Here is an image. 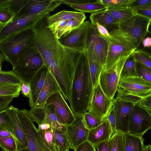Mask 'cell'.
Instances as JSON below:
<instances>
[{
    "mask_svg": "<svg viewBox=\"0 0 151 151\" xmlns=\"http://www.w3.org/2000/svg\"><path fill=\"white\" fill-rule=\"evenodd\" d=\"M93 89L85 51L74 73L68 101L70 108L75 115L83 116L87 112Z\"/></svg>",
    "mask_w": 151,
    "mask_h": 151,
    "instance_id": "1",
    "label": "cell"
},
{
    "mask_svg": "<svg viewBox=\"0 0 151 151\" xmlns=\"http://www.w3.org/2000/svg\"><path fill=\"white\" fill-rule=\"evenodd\" d=\"M45 65L41 53L35 45L25 48L19 53L12 66V70L23 82L28 84L34 75Z\"/></svg>",
    "mask_w": 151,
    "mask_h": 151,
    "instance_id": "2",
    "label": "cell"
},
{
    "mask_svg": "<svg viewBox=\"0 0 151 151\" xmlns=\"http://www.w3.org/2000/svg\"><path fill=\"white\" fill-rule=\"evenodd\" d=\"M110 33V37L106 39L108 50L106 64L103 69L105 71L110 68L120 59L128 57L136 50L120 29H114Z\"/></svg>",
    "mask_w": 151,
    "mask_h": 151,
    "instance_id": "3",
    "label": "cell"
},
{
    "mask_svg": "<svg viewBox=\"0 0 151 151\" xmlns=\"http://www.w3.org/2000/svg\"><path fill=\"white\" fill-rule=\"evenodd\" d=\"M34 38L32 29L22 32L0 42V53L12 66L22 50L35 45Z\"/></svg>",
    "mask_w": 151,
    "mask_h": 151,
    "instance_id": "4",
    "label": "cell"
},
{
    "mask_svg": "<svg viewBox=\"0 0 151 151\" xmlns=\"http://www.w3.org/2000/svg\"><path fill=\"white\" fill-rule=\"evenodd\" d=\"M151 20L135 14L121 23L119 27L132 46L136 50L148 34Z\"/></svg>",
    "mask_w": 151,
    "mask_h": 151,
    "instance_id": "5",
    "label": "cell"
},
{
    "mask_svg": "<svg viewBox=\"0 0 151 151\" xmlns=\"http://www.w3.org/2000/svg\"><path fill=\"white\" fill-rule=\"evenodd\" d=\"M29 112L26 109H18L17 111L18 117L26 134L29 147L31 151H51L31 119Z\"/></svg>",
    "mask_w": 151,
    "mask_h": 151,
    "instance_id": "6",
    "label": "cell"
},
{
    "mask_svg": "<svg viewBox=\"0 0 151 151\" xmlns=\"http://www.w3.org/2000/svg\"><path fill=\"white\" fill-rule=\"evenodd\" d=\"M92 26L89 21L84 22L78 27L63 35L58 40L64 46L85 52L89 41Z\"/></svg>",
    "mask_w": 151,
    "mask_h": 151,
    "instance_id": "7",
    "label": "cell"
},
{
    "mask_svg": "<svg viewBox=\"0 0 151 151\" xmlns=\"http://www.w3.org/2000/svg\"><path fill=\"white\" fill-rule=\"evenodd\" d=\"M128 57L120 59L108 70H102L99 79L101 87L105 94L112 100L117 91L122 70Z\"/></svg>",
    "mask_w": 151,
    "mask_h": 151,
    "instance_id": "8",
    "label": "cell"
},
{
    "mask_svg": "<svg viewBox=\"0 0 151 151\" xmlns=\"http://www.w3.org/2000/svg\"><path fill=\"white\" fill-rule=\"evenodd\" d=\"M48 12H42L14 19L0 30V42L25 30L32 29Z\"/></svg>",
    "mask_w": 151,
    "mask_h": 151,
    "instance_id": "9",
    "label": "cell"
},
{
    "mask_svg": "<svg viewBox=\"0 0 151 151\" xmlns=\"http://www.w3.org/2000/svg\"><path fill=\"white\" fill-rule=\"evenodd\" d=\"M128 133L141 137L151 128V115L145 109L134 104L128 124Z\"/></svg>",
    "mask_w": 151,
    "mask_h": 151,
    "instance_id": "10",
    "label": "cell"
},
{
    "mask_svg": "<svg viewBox=\"0 0 151 151\" xmlns=\"http://www.w3.org/2000/svg\"><path fill=\"white\" fill-rule=\"evenodd\" d=\"M113 101L104 93L99 81L94 88L88 111L92 115L103 120L106 118L112 105Z\"/></svg>",
    "mask_w": 151,
    "mask_h": 151,
    "instance_id": "11",
    "label": "cell"
},
{
    "mask_svg": "<svg viewBox=\"0 0 151 151\" xmlns=\"http://www.w3.org/2000/svg\"><path fill=\"white\" fill-rule=\"evenodd\" d=\"M75 115V121L71 124L66 126V130L70 148L74 151L79 145L87 140L89 131L83 116Z\"/></svg>",
    "mask_w": 151,
    "mask_h": 151,
    "instance_id": "12",
    "label": "cell"
},
{
    "mask_svg": "<svg viewBox=\"0 0 151 151\" xmlns=\"http://www.w3.org/2000/svg\"><path fill=\"white\" fill-rule=\"evenodd\" d=\"M118 88L132 95L143 98L151 93V83L138 77L121 78Z\"/></svg>",
    "mask_w": 151,
    "mask_h": 151,
    "instance_id": "13",
    "label": "cell"
},
{
    "mask_svg": "<svg viewBox=\"0 0 151 151\" xmlns=\"http://www.w3.org/2000/svg\"><path fill=\"white\" fill-rule=\"evenodd\" d=\"M46 104H51L54 106L59 119L64 126L66 127L70 125L75 121V114L60 92L50 96Z\"/></svg>",
    "mask_w": 151,
    "mask_h": 151,
    "instance_id": "14",
    "label": "cell"
},
{
    "mask_svg": "<svg viewBox=\"0 0 151 151\" xmlns=\"http://www.w3.org/2000/svg\"><path fill=\"white\" fill-rule=\"evenodd\" d=\"M116 119V130L123 133H128L130 116L134 104L120 98H114L113 101Z\"/></svg>",
    "mask_w": 151,
    "mask_h": 151,
    "instance_id": "15",
    "label": "cell"
},
{
    "mask_svg": "<svg viewBox=\"0 0 151 151\" xmlns=\"http://www.w3.org/2000/svg\"><path fill=\"white\" fill-rule=\"evenodd\" d=\"M61 4L59 0H28L24 8L16 15L14 19L42 12L50 13Z\"/></svg>",
    "mask_w": 151,
    "mask_h": 151,
    "instance_id": "16",
    "label": "cell"
},
{
    "mask_svg": "<svg viewBox=\"0 0 151 151\" xmlns=\"http://www.w3.org/2000/svg\"><path fill=\"white\" fill-rule=\"evenodd\" d=\"M60 92L61 90L56 80L48 69L44 86L34 107L43 108L48 99L53 94Z\"/></svg>",
    "mask_w": 151,
    "mask_h": 151,
    "instance_id": "17",
    "label": "cell"
},
{
    "mask_svg": "<svg viewBox=\"0 0 151 151\" xmlns=\"http://www.w3.org/2000/svg\"><path fill=\"white\" fill-rule=\"evenodd\" d=\"M48 71V69L45 65L34 75L28 83L30 92L29 104L31 108L35 106L37 101L44 86Z\"/></svg>",
    "mask_w": 151,
    "mask_h": 151,
    "instance_id": "18",
    "label": "cell"
},
{
    "mask_svg": "<svg viewBox=\"0 0 151 151\" xmlns=\"http://www.w3.org/2000/svg\"><path fill=\"white\" fill-rule=\"evenodd\" d=\"M88 61L89 69L94 87L99 81L103 67L94 50L93 41L91 35L85 51Z\"/></svg>",
    "mask_w": 151,
    "mask_h": 151,
    "instance_id": "19",
    "label": "cell"
},
{
    "mask_svg": "<svg viewBox=\"0 0 151 151\" xmlns=\"http://www.w3.org/2000/svg\"><path fill=\"white\" fill-rule=\"evenodd\" d=\"M112 134V129L106 118L103 120L100 125L89 130L87 140L95 146L101 142L109 140Z\"/></svg>",
    "mask_w": 151,
    "mask_h": 151,
    "instance_id": "20",
    "label": "cell"
},
{
    "mask_svg": "<svg viewBox=\"0 0 151 151\" xmlns=\"http://www.w3.org/2000/svg\"><path fill=\"white\" fill-rule=\"evenodd\" d=\"M91 37L93 41L95 53L99 59L103 69L106 64L108 52L107 41L99 35L96 28L93 25L91 31Z\"/></svg>",
    "mask_w": 151,
    "mask_h": 151,
    "instance_id": "21",
    "label": "cell"
},
{
    "mask_svg": "<svg viewBox=\"0 0 151 151\" xmlns=\"http://www.w3.org/2000/svg\"><path fill=\"white\" fill-rule=\"evenodd\" d=\"M18 109L12 105L7 109L13 122L16 135L18 141L17 151L28 147L25 131L18 115Z\"/></svg>",
    "mask_w": 151,
    "mask_h": 151,
    "instance_id": "22",
    "label": "cell"
},
{
    "mask_svg": "<svg viewBox=\"0 0 151 151\" xmlns=\"http://www.w3.org/2000/svg\"><path fill=\"white\" fill-rule=\"evenodd\" d=\"M59 1L61 4L66 5L74 9L83 13L92 14L106 9V7L99 2L98 0H84L83 2L78 4L69 3L65 0Z\"/></svg>",
    "mask_w": 151,
    "mask_h": 151,
    "instance_id": "23",
    "label": "cell"
},
{
    "mask_svg": "<svg viewBox=\"0 0 151 151\" xmlns=\"http://www.w3.org/2000/svg\"><path fill=\"white\" fill-rule=\"evenodd\" d=\"M91 24L93 26L96 22L106 27L109 32L118 27L112 15L105 9L92 13L90 17Z\"/></svg>",
    "mask_w": 151,
    "mask_h": 151,
    "instance_id": "24",
    "label": "cell"
},
{
    "mask_svg": "<svg viewBox=\"0 0 151 151\" xmlns=\"http://www.w3.org/2000/svg\"><path fill=\"white\" fill-rule=\"evenodd\" d=\"M86 17L84 13L80 12L62 11L52 16L50 15L48 18L49 24L56 22L65 20L69 21L74 19L82 23L84 22Z\"/></svg>",
    "mask_w": 151,
    "mask_h": 151,
    "instance_id": "25",
    "label": "cell"
},
{
    "mask_svg": "<svg viewBox=\"0 0 151 151\" xmlns=\"http://www.w3.org/2000/svg\"><path fill=\"white\" fill-rule=\"evenodd\" d=\"M44 108L45 115L42 123L49 124L57 130L66 132V127L63 125L59 119L54 106L46 104Z\"/></svg>",
    "mask_w": 151,
    "mask_h": 151,
    "instance_id": "26",
    "label": "cell"
},
{
    "mask_svg": "<svg viewBox=\"0 0 151 151\" xmlns=\"http://www.w3.org/2000/svg\"><path fill=\"white\" fill-rule=\"evenodd\" d=\"M105 9L113 17L118 28L121 23L127 20L135 14L130 8H106Z\"/></svg>",
    "mask_w": 151,
    "mask_h": 151,
    "instance_id": "27",
    "label": "cell"
},
{
    "mask_svg": "<svg viewBox=\"0 0 151 151\" xmlns=\"http://www.w3.org/2000/svg\"><path fill=\"white\" fill-rule=\"evenodd\" d=\"M125 137L124 151H144V139L129 133H124Z\"/></svg>",
    "mask_w": 151,
    "mask_h": 151,
    "instance_id": "28",
    "label": "cell"
},
{
    "mask_svg": "<svg viewBox=\"0 0 151 151\" xmlns=\"http://www.w3.org/2000/svg\"><path fill=\"white\" fill-rule=\"evenodd\" d=\"M135 63L136 60L132 53L128 56L124 64L121 72L120 79L138 77Z\"/></svg>",
    "mask_w": 151,
    "mask_h": 151,
    "instance_id": "29",
    "label": "cell"
},
{
    "mask_svg": "<svg viewBox=\"0 0 151 151\" xmlns=\"http://www.w3.org/2000/svg\"><path fill=\"white\" fill-rule=\"evenodd\" d=\"M109 151H124L125 137L124 133L116 131L108 141Z\"/></svg>",
    "mask_w": 151,
    "mask_h": 151,
    "instance_id": "30",
    "label": "cell"
},
{
    "mask_svg": "<svg viewBox=\"0 0 151 151\" xmlns=\"http://www.w3.org/2000/svg\"><path fill=\"white\" fill-rule=\"evenodd\" d=\"M0 128L6 130L12 134L16 142L17 151L18 141L16 135L13 122L7 109L0 111Z\"/></svg>",
    "mask_w": 151,
    "mask_h": 151,
    "instance_id": "31",
    "label": "cell"
},
{
    "mask_svg": "<svg viewBox=\"0 0 151 151\" xmlns=\"http://www.w3.org/2000/svg\"><path fill=\"white\" fill-rule=\"evenodd\" d=\"M52 131L59 151H69L70 146L66 132L58 131L52 128Z\"/></svg>",
    "mask_w": 151,
    "mask_h": 151,
    "instance_id": "32",
    "label": "cell"
},
{
    "mask_svg": "<svg viewBox=\"0 0 151 151\" xmlns=\"http://www.w3.org/2000/svg\"><path fill=\"white\" fill-rule=\"evenodd\" d=\"M22 82L12 70L7 71L0 70V84H21Z\"/></svg>",
    "mask_w": 151,
    "mask_h": 151,
    "instance_id": "33",
    "label": "cell"
},
{
    "mask_svg": "<svg viewBox=\"0 0 151 151\" xmlns=\"http://www.w3.org/2000/svg\"><path fill=\"white\" fill-rule=\"evenodd\" d=\"M21 84H0V96H11L14 98L18 97L21 91Z\"/></svg>",
    "mask_w": 151,
    "mask_h": 151,
    "instance_id": "34",
    "label": "cell"
},
{
    "mask_svg": "<svg viewBox=\"0 0 151 151\" xmlns=\"http://www.w3.org/2000/svg\"><path fill=\"white\" fill-rule=\"evenodd\" d=\"M45 142L51 151H59L52 129L39 130Z\"/></svg>",
    "mask_w": 151,
    "mask_h": 151,
    "instance_id": "35",
    "label": "cell"
},
{
    "mask_svg": "<svg viewBox=\"0 0 151 151\" xmlns=\"http://www.w3.org/2000/svg\"><path fill=\"white\" fill-rule=\"evenodd\" d=\"M134 0H98L106 8H129L130 5Z\"/></svg>",
    "mask_w": 151,
    "mask_h": 151,
    "instance_id": "36",
    "label": "cell"
},
{
    "mask_svg": "<svg viewBox=\"0 0 151 151\" xmlns=\"http://www.w3.org/2000/svg\"><path fill=\"white\" fill-rule=\"evenodd\" d=\"M0 147L4 151H17L16 142L12 136L0 137Z\"/></svg>",
    "mask_w": 151,
    "mask_h": 151,
    "instance_id": "37",
    "label": "cell"
},
{
    "mask_svg": "<svg viewBox=\"0 0 151 151\" xmlns=\"http://www.w3.org/2000/svg\"><path fill=\"white\" fill-rule=\"evenodd\" d=\"M135 65L138 77L151 83V69L136 60Z\"/></svg>",
    "mask_w": 151,
    "mask_h": 151,
    "instance_id": "38",
    "label": "cell"
},
{
    "mask_svg": "<svg viewBox=\"0 0 151 151\" xmlns=\"http://www.w3.org/2000/svg\"><path fill=\"white\" fill-rule=\"evenodd\" d=\"M82 23L74 19L68 21L61 28L55 35L59 40L63 35L69 32L79 26Z\"/></svg>",
    "mask_w": 151,
    "mask_h": 151,
    "instance_id": "39",
    "label": "cell"
},
{
    "mask_svg": "<svg viewBox=\"0 0 151 151\" xmlns=\"http://www.w3.org/2000/svg\"><path fill=\"white\" fill-rule=\"evenodd\" d=\"M15 17L10 9L0 10V30L12 22Z\"/></svg>",
    "mask_w": 151,
    "mask_h": 151,
    "instance_id": "40",
    "label": "cell"
},
{
    "mask_svg": "<svg viewBox=\"0 0 151 151\" xmlns=\"http://www.w3.org/2000/svg\"><path fill=\"white\" fill-rule=\"evenodd\" d=\"M29 116L33 122H36L38 125L42 124L44 121L45 115L44 108H31L29 111Z\"/></svg>",
    "mask_w": 151,
    "mask_h": 151,
    "instance_id": "41",
    "label": "cell"
},
{
    "mask_svg": "<svg viewBox=\"0 0 151 151\" xmlns=\"http://www.w3.org/2000/svg\"><path fill=\"white\" fill-rule=\"evenodd\" d=\"M135 60L151 69V56L137 49L133 53Z\"/></svg>",
    "mask_w": 151,
    "mask_h": 151,
    "instance_id": "42",
    "label": "cell"
},
{
    "mask_svg": "<svg viewBox=\"0 0 151 151\" xmlns=\"http://www.w3.org/2000/svg\"><path fill=\"white\" fill-rule=\"evenodd\" d=\"M83 116L85 124L89 130L99 126L103 122V120H101L88 112H87Z\"/></svg>",
    "mask_w": 151,
    "mask_h": 151,
    "instance_id": "43",
    "label": "cell"
},
{
    "mask_svg": "<svg viewBox=\"0 0 151 151\" xmlns=\"http://www.w3.org/2000/svg\"><path fill=\"white\" fill-rule=\"evenodd\" d=\"M137 49L141 50L151 56V29H150L148 34Z\"/></svg>",
    "mask_w": 151,
    "mask_h": 151,
    "instance_id": "44",
    "label": "cell"
},
{
    "mask_svg": "<svg viewBox=\"0 0 151 151\" xmlns=\"http://www.w3.org/2000/svg\"><path fill=\"white\" fill-rule=\"evenodd\" d=\"M28 1V0H11L10 7L11 12L16 16L24 8Z\"/></svg>",
    "mask_w": 151,
    "mask_h": 151,
    "instance_id": "45",
    "label": "cell"
},
{
    "mask_svg": "<svg viewBox=\"0 0 151 151\" xmlns=\"http://www.w3.org/2000/svg\"><path fill=\"white\" fill-rule=\"evenodd\" d=\"M133 11L135 14L142 16L151 20V1Z\"/></svg>",
    "mask_w": 151,
    "mask_h": 151,
    "instance_id": "46",
    "label": "cell"
},
{
    "mask_svg": "<svg viewBox=\"0 0 151 151\" xmlns=\"http://www.w3.org/2000/svg\"><path fill=\"white\" fill-rule=\"evenodd\" d=\"M136 104L145 109L151 115V93L142 98Z\"/></svg>",
    "mask_w": 151,
    "mask_h": 151,
    "instance_id": "47",
    "label": "cell"
},
{
    "mask_svg": "<svg viewBox=\"0 0 151 151\" xmlns=\"http://www.w3.org/2000/svg\"><path fill=\"white\" fill-rule=\"evenodd\" d=\"M106 118L108 120L111 127L113 134L116 131V116L114 107L113 104L108 113Z\"/></svg>",
    "mask_w": 151,
    "mask_h": 151,
    "instance_id": "48",
    "label": "cell"
},
{
    "mask_svg": "<svg viewBox=\"0 0 151 151\" xmlns=\"http://www.w3.org/2000/svg\"><path fill=\"white\" fill-rule=\"evenodd\" d=\"M14 98L11 96H0V111L6 109Z\"/></svg>",
    "mask_w": 151,
    "mask_h": 151,
    "instance_id": "49",
    "label": "cell"
},
{
    "mask_svg": "<svg viewBox=\"0 0 151 151\" xmlns=\"http://www.w3.org/2000/svg\"><path fill=\"white\" fill-rule=\"evenodd\" d=\"M68 21V20H61L50 24H49V23L48 27L53 34L55 35L58 31Z\"/></svg>",
    "mask_w": 151,
    "mask_h": 151,
    "instance_id": "50",
    "label": "cell"
},
{
    "mask_svg": "<svg viewBox=\"0 0 151 151\" xmlns=\"http://www.w3.org/2000/svg\"><path fill=\"white\" fill-rule=\"evenodd\" d=\"M75 151H96L95 147L87 140L79 145Z\"/></svg>",
    "mask_w": 151,
    "mask_h": 151,
    "instance_id": "51",
    "label": "cell"
},
{
    "mask_svg": "<svg viewBox=\"0 0 151 151\" xmlns=\"http://www.w3.org/2000/svg\"><path fill=\"white\" fill-rule=\"evenodd\" d=\"M96 29L99 35L105 39L109 38L110 37L109 32L104 27L96 22L93 25Z\"/></svg>",
    "mask_w": 151,
    "mask_h": 151,
    "instance_id": "52",
    "label": "cell"
},
{
    "mask_svg": "<svg viewBox=\"0 0 151 151\" xmlns=\"http://www.w3.org/2000/svg\"><path fill=\"white\" fill-rule=\"evenodd\" d=\"M151 1V0H134L130 5L129 8L133 11L142 7Z\"/></svg>",
    "mask_w": 151,
    "mask_h": 151,
    "instance_id": "53",
    "label": "cell"
},
{
    "mask_svg": "<svg viewBox=\"0 0 151 151\" xmlns=\"http://www.w3.org/2000/svg\"><path fill=\"white\" fill-rule=\"evenodd\" d=\"M21 91L24 96L30 98V92L29 84L22 82L21 84Z\"/></svg>",
    "mask_w": 151,
    "mask_h": 151,
    "instance_id": "54",
    "label": "cell"
},
{
    "mask_svg": "<svg viewBox=\"0 0 151 151\" xmlns=\"http://www.w3.org/2000/svg\"><path fill=\"white\" fill-rule=\"evenodd\" d=\"M108 141H103L95 145L97 151H109Z\"/></svg>",
    "mask_w": 151,
    "mask_h": 151,
    "instance_id": "55",
    "label": "cell"
},
{
    "mask_svg": "<svg viewBox=\"0 0 151 151\" xmlns=\"http://www.w3.org/2000/svg\"><path fill=\"white\" fill-rule=\"evenodd\" d=\"M11 0H0V10L10 9Z\"/></svg>",
    "mask_w": 151,
    "mask_h": 151,
    "instance_id": "56",
    "label": "cell"
},
{
    "mask_svg": "<svg viewBox=\"0 0 151 151\" xmlns=\"http://www.w3.org/2000/svg\"><path fill=\"white\" fill-rule=\"evenodd\" d=\"M52 127L49 124L43 123L38 125V130L46 131L52 129Z\"/></svg>",
    "mask_w": 151,
    "mask_h": 151,
    "instance_id": "57",
    "label": "cell"
},
{
    "mask_svg": "<svg viewBox=\"0 0 151 151\" xmlns=\"http://www.w3.org/2000/svg\"><path fill=\"white\" fill-rule=\"evenodd\" d=\"M12 136V134L6 130L0 128V137H7L9 136Z\"/></svg>",
    "mask_w": 151,
    "mask_h": 151,
    "instance_id": "58",
    "label": "cell"
},
{
    "mask_svg": "<svg viewBox=\"0 0 151 151\" xmlns=\"http://www.w3.org/2000/svg\"><path fill=\"white\" fill-rule=\"evenodd\" d=\"M5 60V59L4 56L1 53H0V70H1L2 63Z\"/></svg>",
    "mask_w": 151,
    "mask_h": 151,
    "instance_id": "59",
    "label": "cell"
},
{
    "mask_svg": "<svg viewBox=\"0 0 151 151\" xmlns=\"http://www.w3.org/2000/svg\"><path fill=\"white\" fill-rule=\"evenodd\" d=\"M144 151H151V145H145Z\"/></svg>",
    "mask_w": 151,
    "mask_h": 151,
    "instance_id": "60",
    "label": "cell"
},
{
    "mask_svg": "<svg viewBox=\"0 0 151 151\" xmlns=\"http://www.w3.org/2000/svg\"><path fill=\"white\" fill-rule=\"evenodd\" d=\"M17 151H31L28 147L21 149Z\"/></svg>",
    "mask_w": 151,
    "mask_h": 151,
    "instance_id": "61",
    "label": "cell"
}]
</instances>
